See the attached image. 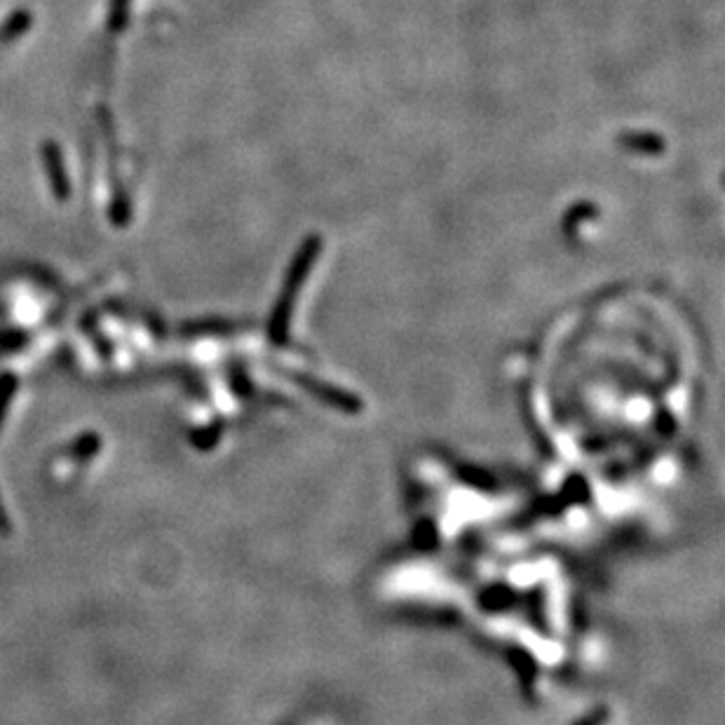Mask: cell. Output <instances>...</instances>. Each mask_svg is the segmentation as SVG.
Wrapping results in <instances>:
<instances>
[{
    "label": "cell",
    "instance_id": "cell-2",
    "mask_svg": "<svg viewBox=\"0 0 725 725\" xmlns=\"http://www.w3.org/2000/svg\"><path fill=\"white\" fill-rule=\"evenodd\" d=\"M7 526V516H5V509H3V505H0V528Z\"/></svg>",
    "mask_w": 725,
    "mask_h": 725
},
{
    "label": "cell",
    "instance_id": "cell-1",
    "mask_svg": "<svg viewBox=\"0 0 725 725\" xmlns=\"http://www.w3.org/2000/svg\"><path fill=\"white\" fill-rule=\"evenodd\" d=\"M622 149L639 153V156H660L664 150L662 137H657L652 132H629L620 137Z\"/></svg>",
    "mask_w": 725,
    "mask_h": 725
}]
</instances>
